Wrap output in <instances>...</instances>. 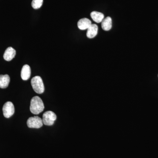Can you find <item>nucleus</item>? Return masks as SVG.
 Segmentation results:
<instances>
[{
  "mask_svg": "<svg viewBox=\"0 0 158 158\" xmlns=\"http://www.w3.org/2000/svg\"><path fill=\"white\" fill-rule=\"evenodd\" d=\"M16 55V51L12 47H9L6 49L4 54L3 57L5 60L7 61H10L14 59Z\"/></svg>",
  "mask_w": 158,
  "mask_h": 158,
  "instance_id": "6",
  "label": "nucleus"
},
{
  "mask_svg": "<svg viewBox=\"0 0 158 158\" xmlns=\"http://www.w3.org/2000/svg\"><path fill=\"white\" fill-rule=\"evenodd\" d=\"M91 21L87 18H83L79 20L77 26L79 29L81 30L88 29L91 25Z\"/></svg>",
  "mask_w": 158,
  "mask_h": 158,
  "instance_id": "7",
  "label": "nucleus"
},
{
  "mask_svg": "<svg viewBox=\"0 0 158 158\" xmlns=\"http://www.w3.org/2000/svg\"><path fill=\"white\" fill-rule=\"evenodd\" d=\"M31 85L35 92L41 94L44 92V87L42 79L39 76L34 77L31 81Z\"/></svg>",
  "mask_w": 158,
  "mask_h": 158,
  "instance_id": "2",
  "label": "nucleus"
},
{
  "mask_svg": "<svg viewBox=\"0 0 158 158\" xmlns=\"http://www.w3.org/2000/svg\"><path fill=\"white\" fill-rule=\"evenodd\" d=\"M27 125L29 128H40L43 126V122L42 119L37 116L31 117L28 119Z\"/></svg>",
  "mask_w": 158,
  "mask_h": 158,
  "instance_id": "4",
  "label": "nucleus"
},
{
  "mask_svg": "<svg viewBox=\"0 0 158 158\" xmlns=\"http://www.w3.org/2000/svg\"><path fill=\"white\" fill-rule=\"evenodd\" d=\"M90 16L92 19L97 23L102 22L104 19V15L101 12L94 11L90 13Z\"/></svg>",
  "mask_w": 158,
  "mask_h": 158,
  "instance_id": "12",
  "label": "nucleus"
},
{
  "mask_svg": "<svg viewBox=\"0 0 158 158\" xmlns=\"http://www.w3.org/2000/svg\"><path fill=\"white\" fill-rule=\"evenodd\" d=\"M44 106L42 99L38 96H35L31 99L30 110L31 113L37 115L44 110Z\"/></svg>",
  "mask_w": 158,
  "mask_h": 158,
  "instance_id": "1",
  "label": "nucleus"
},
{
  "mask_svg": "<svg viewBox=\"0 0 158 158\" xmlns=\"http://www.w3.org/2000/svg\"><path fill=\"white\" fill-rule=\"evenodd\" d=\"M10 81V77L8 75H0V88H7L9 86Z\"/></svg>",
  "mask_w": 158,
  "mask_h": 158,
  "instance_id": "10",
  "label": "nucleus"
},
{
  "mask_svg": "<svg viewBox=\"0 0 158 158\" xmlns=\"http://www.w3.org/2000/svg\"><path fill=\"white\" fill-rule=\"evenodd\" d=\"M56 114L52 111H49L46 112L43 115V124L46 126H52L56 119Z\"/></svg>",
  "mask_w": 158,
  "mask_h": 158,
  "instance_id": "3",
  "label": "nucleus"
},
{
  "mask_svg": "<svg viewBox=\"0 0 158 158\" xmlns=\"http://www.w3.org/2000/svg\"><path fill=\"white\" fill-rule=\"evenodd\" d=\"M87 36L88 38H93L96 36L98 31V27L96 24H93L87 29Z\"/></svg>",
  "mask_w": 158,
  "mask_h": 158,
  "instance_id": "9",
  "label": "nucleus"
},
{
  "mask_svg": "<svg viewBox=\"0 0 158 158\" xmlns=\"http://www.w3.org/2000/svg\"><path fill=\"white\" fill-rule=\"evenodd\" d=\"M43 0H33L31 6L35 9H39L42 6Z\"/></svg>",
  "mask_w": 158,
  "mask_h": 158,
  "instance_id": "13",
  "label": "nucleus"
},
{
  "mask_svg": "<svg viewBox=\"0 0 158 158\" xmlns=\"http://www.w3.org/2000/svg\"><path fill=\"white\" fill-rule=\"evenodd\" d=\"M3 115L6 118H9L14 114L15 108L14 105L11 102H8L3 107Z\"/></svg>",
  "mask_w": 158,
  "mask_h": 158,
  "instance_id": "5",
  "label": "nucleus"
},
{
  "mask_svg": "<svg viewBox=\"0 0 158 158\" xmlns=\"http://www.w3.org/2000/svg\"><path fill=\"white\" fill-rule=\"evenodd\" d=\"M112 20L110 17L104 19L102 22V27L105 31H110L112 28Z\"/></svg>",
  "mask_w": 158,
  "mask_h": 158,
  "instance_id": "11",
  "label": "nucleus"
},
{
  "mask_svg": "<svg viewBox=\"0 0 158 158\" xmlns=\"http://www.w3.org/2000/svg\"><path fill=\"white\" fill-rule=\"evenodd\" d=\"M31 75V69L30 66L28 65H23L21 72L22 79L24 81H27L30 78Z\"/></svg>",
  "mask_w": 158,
  "mask_h": 158,
  "instance_id": "8",
  "label": "nucleus"
}]
</instances>
